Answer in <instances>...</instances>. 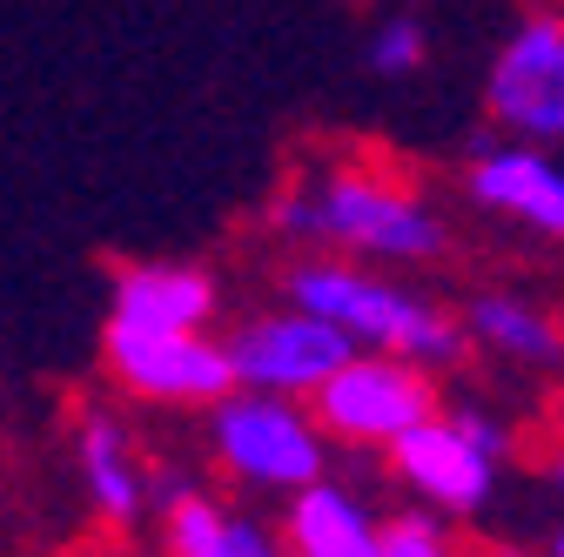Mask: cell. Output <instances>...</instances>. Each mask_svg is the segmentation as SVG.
<instances>
[{"mask_svg":"<svg viewBox=\"0 0 564 557\" xmlns=\"http://www.w3.org/2000/svg\"><path fill=\"white\" fill-rule=\"evenodd\" d=\"M551 483H557V498H564V457H557V463H551Z\"/></svg>","mask_w":564,"mask_h":557,"instance_id":"cell-19","label":"cell"},{"mask_svg":"<svg viewBox=\"0 0 564 557\" xmlns=\"http://www.w3.org/2000/svg\"><path fill=\"white\" fill-rule=\"evenodd\" d=\"M329 430L310 396H282V390H229L208 409V457L223 463L229 483L256 498H296L323 477L329 463Z\"/></svg>","mask_w":564,"mask_h":557,"instance_id":"cell-3","label":"cell"},{"mask_svg":"<svg viewBox=\"0 0 564 557\" xmlns=\"http://www.w3.org/2000/svg\"><path fill=\"white\" fill-rule=\"evenodd\" d=\"M397 483L444 517H477L498 491V470L511 457V430L490 409H437L416 430H403L390 450Z\"/></svg>","mask_w":564,"mask_h":557,"instance_id":"cell-4","label":"cell"},{"mask_svg":"<svg viewBox=\"0 0 564 557\" xmlns=\"http://www.w3.org/2000/svg\"><path fill=\"white\" fill-rule=\"evenodd\" d=\"M551 557H564V531H557V537H551Z\"/></svg>","mask_w":564,"mask_h":557,"instance_id":"cell-20","label":"cell"},{"mask_svg":"<svg viewBox=\"0 0 564 557\" xmlns=\"http://www.w3.org/2000/svg\"><path fill=\"white\" fill-rule=\"evenodd\" d=\"M477 557H531V550H518V544H484Z\"/></svg>","mask_w":564,"mask_h":557,"instance_id":"cell-18","label":"cell"},{"mask_svg":"<svg viewBox=\"0 0 564 557\" xmlns=\"http://www.w3.org/2000/svg\"><path fill=\"white\" fill-rule=\"evenodd\" d=\"M464 188L477 208H490L498 222L511 229H531L544 242H564V162L557 149L544 142H518V134H505V142H484L464 168Z\"/></svg>","mask_w":564,"mask_h":557,"instance_id":"cell-9","label":"cell"},{"mask_svg":"<svg viewBox=\"0 0 564 557\" xmlns=\"http://www.w3.org/2000/svg\"><path fill=\"white\" fill-rule=\"evenodd\" d=\"M101 370L134 403H162V409H216L229 390H242L229 336H208V329H121V323H101Z\"/></svg>","mask_w":564,"mask_h":557,"instance_id":"cell-5","label":"cell"},{"mask_svg":"<svg viewBox=\"0 0 564 557\" xmlns=\"http://www.w3.org/2000/svg\"><path fill=\"white\" fill-rule=\"evenodd\" d=\"M423 61H431V28H423V14H383L364 34V67L383 81H410Z\"/></svg>","mask_w":564,"mask_h":557,"instance_id":"cell-15","label":"cell"},{"mask_svg":"<svg viewBox=\"0 0 564 557\" xmlns=\"http://www.w3.org/2000/svg\"><path fill=\"white\" fill-rule=\"evenodd\" d=\"M95 557H128V550H95Z\"/></svg>","mask_w":564,"mask_h":557,"instance_id":"cell-21","label":"cell"},{"mask_svg":"<svg viewBox=\"0 0 564 557\" xmlns=\"http://www.w3.org/2000/svg\"><path fill=\"white\" fill-rule=\"evenodd\" d=\"M323 430L349 450H390L403 430H416L423 416H437V370L397 357V350H357L316 396Z\"/></svg>","mask_w":564,"mask_h":557,"instance_id":"cell-6","label":"cell"},{"mask_svg":"<svg viewBox=\"0 0 564 557\" xmlns=\"http://www.w3.org/2000/svg\"><path fill=\"white\" fill-rule=\"evenodd\" d=\"M155 517H162V550L169 557H216L229 544V531H236V517L208 498L202 483H195V491H182L175 504H162Z\"/></svg>","mask_w":564,"mask_h":557,"instance_id":"cell-14","label":"cell"},{"mask_svg":"<svg viewBox=\"0 0 564 557\" xmlns=\"http://www.w3.org/2000/svg\"><path fill=\"white\" fill-rule=\"evenodd\" d=\"M383 557H457V544L444 531V511L416 504L403 517H383Z\"/></svg>","mask_w":564,"mask_h":557,"instance_id":"cell-16","label":"cell"},{"mask_svg":"<svg viewBox=\"0 0 564 557\" xmlns=\"http://www.w3.org/2000/svg\"><path fill=\"white\" fill-rule=\"evenodd\" d=\"M269 229L282 242L377 262V269H416L451 249L444 216L383 168H323L290 182L282 195H269Z\"/></svg>","mask_w":564,"mask_h":557,"instance_id":"cell-1","label":"cell"},{"mask_svg":"<svg viewBox=\"0 0 564 557\" xmlns=\"http://www.w3.org/2000/svg\"><path fill=\"white\" fill-rule=\"evenodd\" d=\"M282 544L290 557H383V517L357 491L316 477L282 511Z\"/></svg>","mask_w":564,"mask_h":557,"instance_id":"cell-12","label":"cell"},{"mask_svg":"<svg viewBox=\"0 0 564 557\" xmlns=\"http://www.w3.org/2000/svg\"><path fill=\"white\" fill-rule=\"evenodd\" d=\"M236 370L249 390H282V396H316L349 357H357V342H349L329 316L303 309V303H282V309H262L249 316L236 336Z\"/></svg>","mask_w":564,"mask_h":557,"instance_id":"cell-8","label":"cell"},{"mask_svg":"<svg viewBox=\"0 0 564 557\" xmlns=\"http://www.w3.org/2000/svg\"><path fill=\"white\" fill-rule=\"evenodd\" d=\"M464 323H470V342H477V350L505 357V363L544 370V363H557V357H564V329H557L531 296H511V290H477V296H470V309H464Z\"/></svg>","mask_w":564,"mask_h":557,"instance_id":"cell-13","label":"cell"},{"mask_svg":"<svg viewBox=\"0 0 564 557\" xmlns=\"http://www.w3.org/2000/svg\"><path fill=\"white\" fill-rule=\"evenodd\" d=\"M282 296L329 316L357 350H397V357H416L431 370H451L470 350V323L464 316H451L444 303L403 290L377 262H349V255L310 249L303 262H290V275H282Z\"/></svg>","mask_w":564,"mask_h":557,"instance_id":"cell-2","label":"cell"},{"mask_svg":"<svg viewBox=\"0 0 564 557\" xmlns=\"http://www.w3.org/2000/svg\"><path fill=\"white\" fill-rule=\"evenodd\" d=\"M216 557H290V544H282V531H262L256 517H236V531Z\"/></svg>","mask_w":564,"mask_h":557,"instance_id":"cell-17","label":"cell"},{"mask_svg":"<svg viewBox=\"0 0 564 557\" xmlns=\"http://www.w3.org/2000/svg\"><path fill=\"white\" fill-rule=\"evenodd\" d=\"M223 290L202 262H121L108 283V323L121 329H208Z\"/></svg>","mask_w":564,"mask_h":557,"instance_id":"cell-10","label":"cell"},{"mask_svg":"<svg viewBox=\"0 0 564 557\" xmlns=\"http://www.w3.org/2000/svg\"><path fill=\"white\" fill-rule=\"evenodd\" d=\"M75 470H82V498L95 511V524L108 531H134L155 511V470L134 457L128 430L108 409H82L75 416Z\"/></svg>","mask_w":564,"mask_h":557,"instance_id":"cell-11","label":"cell"},{"mask_svg":"<svg viewBox=\"0 0 564 557\" xmlns=\"http://www.w3.org/2000/svg\"><path fill=\"white\" fill-rule=\"evenodd\" d=\"M484 114L518 142L564 149V0L531 8L484 67Z\"/></svg>","mask_w":564,"mask_h":557,"instance_id":"cell-7","label":"cell"}]
</instances>
